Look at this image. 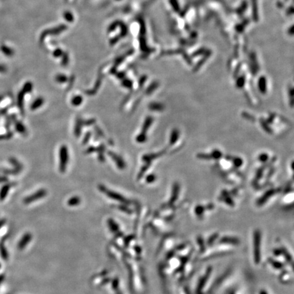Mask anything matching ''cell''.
I'll return each instance as SVG.
<instances>
[{"mask_svg":"<svg viewBox=\"0 0 294 294\" xmlns=\"http://www.w3.org/2000/svg\"><path fill=\"white\" fill-rule=\"evenodd\" d=\"M178 138V131L177 130H174L172 131L170 137V144H173L176 142V140H177Z\"/></svg>","mask_w":294,"mask_h":294,"instance_id":"obj_17","label":"cell"},{"mask_svg":"<svg viewBox=\"0 0 294 294\" xmlns=\"http://www.w3.org/2000/svg\"><path fill=\"white\" fill-rule=\"evenodd\" d=\"M8 161L12 164V165L15 167V168L17 169V170H20L21 172L23 170V166L22 165V164H21V162L18 161L17 159L15 158V157H10V158L8 159Z\"/></svg>","mask_w":294,"mask_h":294,"instance_id":"obj_11","label":"cell"},{"mask_svg":"<svg viewBox=\"0 0 294 294\" xmlns=\"http://www.w3.org/2000/svg\"><path fill=\"white\" fill-rule=\"evenodd\" d=\"M26 94L23 92V91H20L19 93L17 95V98H16V105L18 110H19L20 113L22 116H24L25 114V95Z\"/></svg>","mask_w":294,"mask_h":294,"instance_id":"obj_5","label":"cell"},{"mask_svg":"<svg viewBox=\"0 0 294 294\" xmlns=\"http://www.w3.org/2000/svg\"><path fill=\"white\" fill-rule=\"evenodd\" d=\"M82 102H83V98L79 95L75 96L72 100V104L74 106H78Z\"/></svg>","mask_w":294,"mask_h":294,"instance_id":"obj_13","label":"cell"},{"mask_svg":"<svg viewBox=\"0 0 294 294\" xmlns=\"http://www.w3.org/2000/svg\"><path fill=\"white\" fill-rule=\"evenodd\" d=\"M1 168H0V172H1Z\"/></svg>","mask_w":294,"mask_h":294,"instance_id":"obj_27","label":"cell"},{"mask_svg":"<svg viewBox=\"0 0 294 294\" xmlns=\"http://www.w3.org/2000/svg\"><path fill=\"white\" fill-rule=\"evenodd\" d=\"M12 183H6L5 185L2 186L0 189V200L3 201L6 198L10 188L12 187Z\"/></svg>","mask_w":294,"mask_h":294,"instance_id":"obj_6","label":"cell"},{"mask_svg":"<svg viewBox=\"0 0 294 294\" xmlns=\"http://www.w3.org/2000/svg\"><path fill=\"white\" fill-rule=\"evenodd\" d=\"M6 67L2 66V65H0V72H6Z\"/></svg>","mask_w":294,"mask_h":294,"instance_id":"obj_26","label":"cell"},{"mask_svg":"<svg viewBox=\"0 0 294 294\" xmlns=\"http://www.w3.org/2000/svg\"><path fill=\"white\" fill-rule=\"evenodd\" d=\"M12 123V122L10 116V115H8V116L6 117V121H5V128L8 131H9V129H10V125H11Z\"/></svg>","mask_w":294,"mask_h":294,"instance_id":"obj_20","label":"cell"},{"mask_svg":"<svg viewBox=\"0 0 294 294\" xmlns=\"http://www.w3.org/2000/svg\"><path fill=\"white\" fill-rule=\"evenodd\" d=\"M8 178L5 175H0V183H8Z\"/></svg>","mask_w":294,"mask_h":294,"instance_id":"obj_22","label":"cell"},{"mask_svg":"<svg viewBox=\"0 0 294 294\" xmlns=\"http://www.w3.org/2000/svg\"><path fill=\"white\" fill-rule=\"evenodd\" d=\"M14 133L12 131H8V132L6 133H4V134H0V141L1 140H10L13 137Z\"/></svg>","mask_w":294,"mask_h":294,"instance_id":"obj_15","label":"cell"},{"mask_svg":"<svg viewBox=\"0 0 294 294\" xmlns=\"http://www.w3.org/2000/svg\"><path fill=\"white\" fill-rule=\"evenodd\" d=\"M99 189H100L101 191L103 192L104 194H106L108 196L111 197V198H112V199H117V200H119V201H125V200L126 201V199H125L123 196H121V195L117 194V193L112 191L111 190L108 189L107 188L104 187L103 185L99 186Z\"/></svg>","mask_w":294,"mask_h":294,"instance_id":"obj_4","label":"cell"},{"mask_svg":"<svg viewBox=\"0 0 294 294\" xmlns=\"http://www.w3.org/2000/svg\"><path fill=\"white\" fill-rule=\"evenodd\" d=\"M10 118L12 120V122L15 125V128L16 129V131H17L18 133H21V134H25L27 133V129H26L25 126L24 125L22 122H21L17 119V117H16V114H12L10 115Z\"/></svg>","mask_w":294,"mask_h":294,"instance_id":"obj_3","label":"cell"},{"mask_svg":"<svg viewBox=\"0 0 294 294\" xmlns=\"http://www.w3.org/2000/svg\"><path fill=\"white\" fill-rule=\"evenodd\" d=\"M1 49V51L3 52V53L4 54H5L6 55L12 56L14 54L13 51L12 50V49H10V48H8V47L6 46H2Z\"/></svg>","mask_w":294,"mask_h":294,"instance_id":"obj_16","label":"cell"},{"mask_svg":"<svg viewBox=\"0 0 294 294\" xmlns=\"http://www.w3.org/2000/svg\"><path fill=\"white\" fill-rule=\"evenodd\" d=\"M152 122H153V119H152L151 117H148L145 120L144 125H143L142 130V131H141V132L143 133H145L146 134V133H147L148 129H149V128L150 127V125L152 124Z\"/></svg>","mask_w":294,"mask_h":294,"instance_id":"obj_10","label":"cell"},{"mask_svg":"<svg viewBox=\"0 0 294 294\" xmlns=\"http://www.w3.org/2000/svg\"><path fill=\"white\" fill-rule=\"evenodd\" d=\"M23 240H24L21 241V243H20V245H19L21 246V247H22V248L24 247V246H25V244L27 243V242H28L27 240H29V238L27 237V236H26L24 237V239H23Z\"/></svg>","mask_w":294,"mask_h":294,"instance_id":"obj_24","label":"cell"},{"mask_svg":"<svg viewBox=\"0 0 294 294\" xmlns=\"http://www.w3.org/2000/svg\"><path fill=\"white\" fill-rule=\"evenodd\" d=\"M79 203H80V198L78 197H72V198L70 199L69 201H68V204L72 206L77 205V204H78Z\"/></svg>","mask_w":294,"mask_h":294,"instance_id":"obj_19","label":"cell"},{"mask_svg":"<svg viewBox=\"0 0 294 294\" xmlns=\"http://www.w3.org/2000/svg\"><path fill=\"white\" fill-rule=\"evenodd\" d=\"M59 155V171L63 173L66 170L68 161H69V153H68L67 146L62 145L60 147Z\"/></svg>","mask_w":294,"mask_h":294,"instance_id":"obj_1","label":"cell"},{"mask_svg":"<svg viewBox=\"0 0 294 294\" xmlns=\"http://www.w3.org/2000/svg\"><path fill=\"white\" fill-rule=\"evenodd\" d=\"M89 138H90V133H88L87 134H86L85 138H84V144H86L87 142H88L87 141L89 140Z\"/></svg>","mask_w":294,"mask_h":294,"instance_id":"obj_25","label":"cell"},{"mask_svg":"<svg viewBox=\"0 0 294 294\" xmlns=\"http://www.w3.org/2000/svg\"><path fill=\"white\" fill-rule=\"evenodd\" d=\"M8 111V107L4 108V109H2L0 110V117L4 116V115H6Z\"/></svg>","mask_w":294,"mask_h":294,"instance_id":"obj_23","label":"cell"},{"mask_svg":"<svg viewBox=\"0 0 294 294\" xmlns=\"http://www.w3.org/2000/svg\"><path fill=\"white\" fill-rule=\"evenodd\" d=\"M33 90V84L30 81L26 82L23 85L21 91H23L25 94L31 93Z\"/></svg>","mask_w":294,"mask_h":294,"instance_id":"obj_12","label":"cell"},{"mask_svg":"<svg viewBox=\"0 0 294 294\" xmlns=\"http://www.w3.org/2000/svg\"><path fill=\"white\" fill-rule=\"evenodd\" d=\"M44 100L43 98L42 97L37 98L36 100L31 103V105H30V110H32V111L36 110L38 109L39 108H40L44 104Z\"/></svg>","mask_w":294,"mask_h":294,"instance_id":"obj_7","label":"cell"},{"mask_svg":"<svg viewBox=\"0 0 294 294\" xmlns=\"http://www.w3.org/2000/svg\"><path fill=\"white\" fill-rule=\"evenodd\" d=\"M109 155H110V156L112 157V159H113L115 162H116L117 166H118L119 168L123 169L125 168V165L123 160L122 159L121 157H119L118 155L114 153V152H109Z\"/></svg>","mask_w":294,"mask_h":294,"instance_id":"obj_8","label":"cell"},{"mask_svg":"<svg viewBox=\"0 0 294 294\" xmlns=\"http://www.w3.org/2000/svg\"><path fill=\"white\" fill-rule=\"evenodd\" d=\"M155 179H156V176L154 174H150L147 177V182L149 183H153Z\"/></svg>","mask_w":294,"mask_h":294,"instance_id":"obj_21","label":"cell"},{"mask_svg":"<svg viewBox=\"0 0 294 294\" xmlns=\"http://www.w3.org/2000/svg\"><path fill=\"white\" fill-rule=\"evenodd\" d=\"M1 172L4 174L5 176L7 175H17L21 172L20 170H17L14 168L13 169H8V168H1Z\"/></svg>","mask_w":294,"mask_h":294,"instance_id":"obj_9","label":"cell"},{"mask_svg":"<svg viewBox=\"0 0 294 294\" xmlns=\"http://www.w3.org/2000/svg\"><path fill=\"white\" fill-rule=\"evenodd\" d=\"M46 194L47 191L46 189H40L37 190V191L34 193L33 194L30 195V196L25 197L24 199H23V202L25 204H29L32 203V202H34L35 201L37 200V199L43 198V197L46 196Z\"/></svg>","mask_w":294,"mask_h":294,"instance_id":"obj_2","label":"cell"},{"mask_svg":"<svg viewBox=\"0 0 294 294\" xmlns=\"http://www.w3.org/2000/svg\"><path fill=\"white\" fill-rule=\"evenodd\" d=\"M136 140L138 141V142L139 143H143L146 140H147V136H146L145 133H143L141 132L140 134H138L137 138H136Z\"/></svg>","mask_w":294,"mask_h":294,"instance_id":"obj_18","label":"cell"},{"mask_svg":"<svg viewBox=\"0 0 294 294\" xmlns=\"http://www.w3.org/2000/svg\"><path fill=\"white\" fill-rule=\"evenodd\" d=\"M150 109L154 111H159L163 109V105L158 103H152L149 106Z\"/></svg>","mask_w":294,"mask_h":294,"instance_id":"obj_14","label":"cell"}]
</instances>
